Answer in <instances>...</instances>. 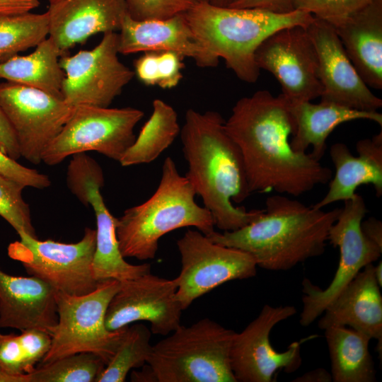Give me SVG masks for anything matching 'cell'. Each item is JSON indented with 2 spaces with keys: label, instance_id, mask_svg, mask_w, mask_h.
<instances>
[{
  "label": "cell",
  "instance_id": "44dd1931",
  "mask_svg": "<svg viewBox=\"0 0 382 382\" xmlns=\"http://www.w3.org/2000/svg\"><path fill=\"white\" fill-rule=\"evenodd\" d=\"M56 293L36 277L13 276L0 269V328L48 332L58 319Z\"/></svg>",
  "mask_w": 382,
  "mask_h": 382
},
{
  "label": "cell",
  "instance_id": "1f68e13d",
  "mask_svg": "<svg viewBox=\"0 0 382 382\" xmlns=\"http://www.w3.org/2000/svg\"><path fill=\"white\" fill-rule=\"evenodd\" d=\"M25 187L22 184L0 175V216L18 235L25 233L37 237L32 223L30 207L22 196Z\"/></svg>",
  "mask_w": 382,
  "mask_h": 382
},
{
  "label": "cell",
  "instance_id": "9a60e30c",
  "mask_svg": "<svg viewBox=\"0 0 382 382\" xmlns=\"http://www.w3.org/2000/svg\"><path fill=\"white\" fill-rule=\"evenodd\" d=\"M255 60L260 69L275 77L291 103L320 97L317 53L306 27L294 25L273 33L257 47Z\"/></svg>",
  "mask_w": 382,
  "mask_h": 382
},
{
  "label": "cell",
  "instance_id": "8d00e7d4",
  "mask_svg": "<svg viewBox=\"0 0 382 382\" xmlns=\"http://www.w3.org/2000/svg\"><path fill=\"white\" fill-rule=\"evenodd\" d=\"M0 367L13 376L27 374L18 335L0 333Z\"/></svg>",
  "mask_w": 382,
  "mask_h": 382
},
{
  "label": "cell",
  "instance_id": "f546056e",
  "mask_svg": "<svg viewBox=\"0 0 382 382\" xmlns=\"http://www.w3.org/2000/svg\"><path fill=\"white\" fill-rule=\"evenodd\" d=\"M152 332L143 323L127 325L118 346L96 382H124L129 371L147 363Z\"/></svg>",
  "mask_w": 382,
  "mask_h": 382
},
{
  "label": "cell",
  "instance_id": "ffe728a7",
  "mask_svg": "<svg viewBox=\"0 0 382 382\" xmlns=\"http://www.w3.org/2000/svg\"><path fill=\"white\" fill-rule=\"evenodd\" d=\"M47 13L48 37L67 54L93 35L120 30L127 9L125 0H63Z\"/></svg>",
  "mask_w": 382,
  "mask_h": 382
},
{
  "label": "cell",
  "instance_id": "4fadbf2b",
  "mask_svg": "<svg viewBox=\"0 0 382 382\" xmlns=\"http://www.w3.org/2000/svg\"><path fill=\"white\" fill-rule=\"evenodd\" d=\"M0 106L14 132L21 157L35 165L42 162L43 152L74 109L63 98L9 81L0 83Z\"/></svg>",
  "mask_w": 382,
  "mask_h": 382
},
{
  "label": "cell",
  "instance_id": "ab89813d",
  "mask_svg": "<svg viewBox=\"0 0 382 382\" xmlns=\"http://www.w3.org/2000/svg\"><path fill=\"white\" fill-rule=\"evenodd\" d=\"M0 150L15 160L21 157L14 132L1 106Z\"/></svg>",
  "mask_w": 382,
  "mask_h": 382
},
{
  "label": "cell",
  "instance_id": "83f0119b",
  "mask_svg": "<svg viewBox=\"0 0 382 382\" xmlns=\"http://www.w3.org/2000/svg\"><path fill=\"white\" fill-rule=\"evenodd\" d=\"M152 106L150 117L119 161L123 167L154 161L180 132L178 115L172 106L161 99H155Z\"/></svg>",
  "mask_w": 382,
  "mask_h": 382
},
{
  "label": "cell",
  "instance_id": "5bb4252c",
  "mask_svg": "<svg viewBox=\"0 0 382 382\" xmlns=\"http://www.w3.org/2000/svg\"><path fill=\"white\" fill-rule=\"evenodd\" d=\"M296 313L293 306L265 305L259 315L241 332H235L229 352L230 366L236 382H273L279 370L296 371L301 364V343L294 342L283 352L270 342L272 328Z\"/></svg>",
  "mask_w": 382,
  "mask_h": 382
},
{
  "label": "cell",
  "instance_id": "836d02e7",
  "mask_svg": "<svg viewBox=\"0 0 382 382\" xmlns=\"http://www.w3.org/2000/svg\"><path fill=\"white\" fill-rule=\"evenodd\" d=\"M373 0H291L294 10L308 12L329 23L338 22Z\"/></svg>",
  "mask_w": 382,
  "mask_h": 382
},
{
  "label": "cell",
  "instance_id": "d6a6232c",
  "mask_svg": "<svg viewBox=\"0 0 382 382\" xmlns=\"http://www.w3.org/2000/svg\"><path fill=\"white\" fill-rule=\"evenodd\" d=\"M127 13L137 21L163 20L187 13L209 0H125Z\"/></svg>",
  "mask_w": 382,
  "mask_h": 382
},
{
  "label": "cell",
  "instance_id": "bcb514c9",
  "mask_svg": "<svg viewBox=\"0 0 382 382\" xmlns=\"http://www.w3.org/2000/svg\"><path fill=\"white\" fill-rule=\"evenodd\" d=\"M0 382H30V376L29 374L23 376H13L0 367Z\"/></svg>",
  "mask_w": 382,
  "mask_h": 382
},
{
  "label": "cell",
  "instance_id": "b9f144b4",
  "mask_svg": "<svg viewBox=\"0 0 382 382\" xmlns=\"http://www.w3.org/2000/svg\"><path fill=\"white\" fill-rule=\"evenodd\" d=\"M39 4V0H0V16L30 12Z\"/></svg>",
  "mask_w": 382,
  "mask_h": 382
},
{
  "label": "cell",
  "instance_id": "d590c367",
  "mask_svg": "<svg viewBox=\"0 0 382 382\" xmlns=\"http://www.w3.org/2000/svg\"><path fill=\"white\" fill-rule=\"evenodd\" d=\"M0 175L25 187L45 189L50 186V178L37 170L23 166L0 150Z\"/></svg>",
  "mask_w": 382,
  "mask_h": 382
},
{
  "label": "cell",
  "instance_id": "2e32d148",
  "mask_svg": "<svg viewBox=\"0 0 382 382\" xmlns=\"http://www.w3.org/2000/svg\"><path fill=\"white\" fill-rule=\"evenodd\" d=\"M175 279L150 272L122 282L105 314V326L115 331L139 321L151 325L152 334L168 335L180 324L183 308L176 297Z\"/></svg>",
  "mask_w": 382,
  "mask_h": 382
},
{
  "label": "cell",
  "instance_id": "7bdbcfd3",
  "mask_svg": "<svg viewBox=\"0 0 382 382\" xmlns=\"http://www.w3.org/2000/svg\"><path fill=\"white\" fill-rule=\"evenodd\" d=\"M361 228L369 240L382 248V223L379 219L369 217L362 220Z\"/></svg>",
  "mask_w": 382,
  "mask_h": 382
},
{
  "label": "cell",
  "instance_id": "7dc6e473",
  "mask_svg": "<svg viewBox=\"0 0 382 382\" xmlns=\"http://www.w3.org/2000/svg\"><path fill=\"white\" fill-rule=\"evenodd\" d=\"M374 274L376 279L378 285L381 287L382 286V262L381 260L377 264L376 266H374Z\"/></svg>",
  "mask_w": 382,
  "mask_h": 382
},
{
  "label": "cell",
  "instance_id": "ac0fdd59",
  "mask_svg": "<svg viewBox=\"0 0 382 382\" xmlns=\"http://www.w3.org/2000/svg\"><path fill=\"white\" fill-rule=\"evenodd\" d=\"M105 178L103 170L86 167L76 171L69 179L68 188L82 203L91 206L96 219V248L92 262L94 279L125 282L151 272V265L127 262L120 249L116 234V218L107 208L100 189Z\"/></svg>",
  "mask_w": 382,
  "mask_h": 382
},
{
  "label": "cell",
  "instance_id": "4dcf8cb0",
  "mask_svg": "<svg viewBox=\"0 0 382 382\" xmlns=\"http://www.w3.org/2000/svg\"><path fill=\"white\" fill-rule=\"evenodd\" d=\"M105 361L91 352H81L37 366L30 382H96L105 367Z\"/></svg>",
  "mask_w": 382,
  "mask_h": 382
},
{
  "label": "cell",
  "instance_id": "6da1fadb",
  "mask_svg": "<svg viewBox=\"0 0 382 382\" xmlns=\"http://www.w3.org/2000/svg\"><path fill=\"white\" fill-rule=\"evenodd\" d=\"M225 128L242 155L250 193L275 191L298 197L332 178V170L310 154L291 148L289 137L296 125L282 93L274 96L262 90L241 98Z\"/></svg>",
  "mask_w": 382,
  "mask_h": 382
},
{
  "label": "cell",
  "instance_id": "7402d4cb",
  "mask_svg": "<svg viewBox=\"0 0 382 382\" xmlns=\"http://www.w3.org/2000/svg\"><path fill=\"white\" fill-rule=\"evenodd\" d=\"M373 263L366 265L328 304L318 327L349 326L382 341V296Z\"/></svg>",
  "mask_w": 382,
  "mask_h": 382
},
{
  "label": "cell",
  "instance_id": "52a82bcc",
  "mask_svg": "<svg viewBox=\"0 0 382 382\" xmlns=\"http://www.w3.org/2000/svg\"><path fill=\"white\" fill-rule=\"evenodd\" d=\"M120 286L121 282L108 279L83 295L57 291V323L48 332L50 349L38 366L81 352L96 354L107 364L127 327L110 331L105 326L108 305Z\"/></svg>",
  "mask_w": 382,
  "mask_h": 382
},
{
  "label": "cell",
  "instance_id": "ee69618b",
  "mask_svg": "<svg viewBox=\"0 0 382 382\" xmlns=\"http://www.w3.org/2000/svg\"><path fill=\"white\" fill-rule=\"evenodd\" d=\"M294 382H331L332 376L323 368H317L296 378Z\"/></svg>",
  "mask_w": 382,
  "mask_h": 382
},
{
  "label": "cell",
  "instance_id": "9c48e42d",
  "mask_svg": "<svg viewBox=\"0 0 382 382\" xmlns=\"http://www.w3.org/2000/svg\"><path fill=\"white\" fill-rule=\"evenodd\" d=\"M18 236L20 240L9 245L8 254L29 275L70 295L86 294L98 285L92 272L96 230L86 228L82 238L74 243L40 241L25 233Z\"/></svg>",
  "mask_w": 382,
  "mask_h": 382
},
{
  "label": "cell",
  "instance_id": "8992f818",
  "mask_svg": "<svg viewBox=\"0 0 382 382\" xmlns=\"http://www.w3.org/2000/svg\"><path fill=\"white\" fill-rule=\"evenodd\" d=\"M234 334L208 318L180 325L152 345L146 364L158 382H236L229 360Z\"/></svg>",
  "mask_w": 382,
  "mask_h": 382
},
{
  "label": "cell",
  "instance_id": "7c38bea8",
  "mask_svg": "<svg viewBox=\"0 0 382 382\" xmlns=\"http://www.w3.org/2000/svg\"><path fill=\"white\" fill-rule=\"evenodd\" d=\"M118 54V33L109 32L93 49L61 56L59 64L65 74L62 87L64 100L74 108L109 107L134 76L120 61Z\"/></svg>",
  "mask_w": 382,
  "mask_h": 382
},
{
  "label": "cell",
  "instance_id": "ba28073f",
  "mask_svg": "<svg viewBox=\"0 0 382 382\" xmlns=\"http://www.w3.org/2000/svg\"><path fill=\"white\" fill-rule=\"evenodd\" d=\"M143 117L142 110L130 107L76 106L43 152L42 162L54 166L69 156L91 151L119 162L134 143V129Z\"/></svg>",
  "mask_w": 382,
  "mask_h": 382
},
{
  "label": "cell",
  "instance_id": "d4e9b609",
  "mask_svg": "<svg viewBox=\"0 0 382 382\" xmlns=\"http://www.w3.org/2000/svg\"><path fill=\"white\" fill-rule=\"evenodd\" d=\"M290 109L296 125L290 141L291 148L296 152L306 153L311 146L310 154L318 161L325 154L328 137L339 125L355 120H369L382 126V115L378 111H361L328 102L290 103Z\"/></svg>",
  "mask_w": 382,
  "mask_h": 382
},
{
  "label": "cell",
  "instance_id": "60d3db41",
  "mask_svg": "<svg viewBox=\"0 0 382 382\" xmlns=\"http://www.w3.org/2000/svg\"><path fill=\"white\" fill-rule=\"evenodd\" d=\"M228 7L260 8L278 13H286L294 11L291 0H237Z\"/></svg>",
  "mask_w": 382,
  "mask_h": 382
},
{
  "label": "cell",
  "instance_id": "681fc988",
  "mask_svg": "<svg viewBox=\"0 0 382 382\" xmlns=\"http://www.w3.org/2000/svg\"><path fill=\"white\" fill-rule=\"evenodd\" d=\"M49 2H50V5L51 4H57L63 0H48Z\"/></svg>",
  "mask_w": 382,
  "mask_h": 382
},
{
  "label": "cell",
  "instance_id": "f1b7e54d",
  "mask_svg": "<svg viewBox=\"0 0 382 382\" xmlns=\"http://www.w3.org/2000/svg\"><path fill=\"white\" fill-rule=\"evenodd\" d=\"M48 35L47 11L0 16V64L36 47Z\"/></svg>",
  "mask_w": 382,
  "mask_h": 382
},
{
  "label": "cell",
  "instance_id": "f6af8a7d",
  "mask_svg": "<svg viewBox=\"0 0 382 382\" xmlns=\"http://www.w3.org/2000/svg\"><path fill=\"white\" fill-rule=\"evenodd\" d=\"M131 381L134 382H156V378L149 367L143 368L141 371H134L131 374Z\"/></svg>",
  "mask_w": 382,
  "mask_h": 382
},
{
  "label": "cell",
  "instance_id": "277c9868",
  "mask_svg": "<svg viewBox=\"0 0 382 382\" xmlns=\"http://www.w3.org/2000/svg\"><path fill=\"white\" fill-rule=\"evenodd\" d=\"M198 40L246 83H255L260 69L255 60L260 44L279 29L294 25L307 27L311 13L294 10L278 13L260 8L214 6L203 1L185 13Z\"/></svg>",
  "mask_w": 382,
  "mask_h": 382
},
{
  "label": "cell",
  "instance_id": "3957f363",
  "mask_svg": "<svg viewBox=\"0 0 382 382\" xmlns=\"http://www.w3.org/2000/svg\"><path fill=\"white\" fill-rule=\"evenodd\" d=\"M340 212V208L324 211L273 195L266 199L262 213L248 224L233 231H214L207 237L247 253L258 267L284 271L323 254Z\"/></svg>",
  "mask_w": 382,
  "mask_h": 382
},
{
  "label": "cell",
  "instance_id": "e0dca14e",
  "mask_svg": "<svg viewBox=\"0 0 382 382\" xmlns=\"http://www.w3.org/2000/svg\"><path fill=\"white\" fill-rule=\"evenodd\" d=\"M306 28L317 53L320 101L366 112L381 108L382 100L363 81L332 25L314 17Z\"/></svg>",
  "mask_w": 382,
  "mask_h": 382
},
{
  "label": "cell",
  "instance_id": "7a4b0ae2",
  "mask_svg": "<svg viewBox=\"0 0 382 382\" xmlns=\"http://www.w3.org/2000/svg\"><path fill=\"white\" fill-rule=\"evenodd\" d=\"M180 133L188 164L185 176L211 213L215 226L233 231L259 216L263 209L247 211L233 204L243 202L251 193L242 155L226 132L221 115L189 109Z\"/></svg>",
  "mask_w": 382,
  "mask_h": 382
},
{
  "label": "cell",
  "instance_id": "f35d334b",
  "mask_svg": "<svg viewBox=\"0 0 382 382\" xmlns=\"http://www.w3.org/2000/svg\"><path fill=\"white\" fill-rule=\"evenodd\" d=\"M158 52H145L134 62V75L146 86H158L157 71Z\"/></svg>",
  "mask_w": 382,
  "mask_h": 382
},
{
  "label": "cell",
  "instance_id": "484cf974",
  "mask_svg": "<svg viewBox=\"0 0 382 382\" xmlns=\"http://www.w3.org/2000/svg\"><path fill=\"white\" fill-rule=\"evenodd\" d=\"M63 54L47 37L25 56L16 55L0 64V79L37 88L63 98L65 76L59 64Z\"/></svg>",
  "mask_w": 382,
  "mask_h": 382
},
{
  "label": "cell",
  "instance_id": "30bf717a",
  "mask_svg": "<svg viewBox=\"0 0 382 382\" xmlns=\"http://www.w3.org/2000/svg\"><path fill=\"white\" fill-rule=\"evenodd\" d=\"M337 220L331 226L328 241L340 250V260L332 280L324 289L308 279L302 282L303 309L299 323L308 326L323 314L325 308L368 264L380 257L382 248L363 233L361 223L367 213L363 197L356 193L344 201Z\"/></svg>",
  "mask_w": 382,
  "mask_h": 382
},
{
  "label": "cell",
  "instance_id": "d6986e66",
  "mask_svg": "<svg viewBox=\"0 0 382 382\" xmlns=\"http://www.w3.org/2000/svg\"><path fill=\"white\" fill-rule=\"evenodd\" d=\"M118 51L123 54L139 52L170 51L191 58L202 68L214 67L219 58L196 37L185 13L163 20L137 21L128 13L118 33Z\"/></svg>",
  "mask_w": 382,
  "mask_h": 382
},
{
  "label": "cell",
  "instance_id": "c3c4849f",
  "mask_svg": "<svg viewBox=\"0 0 382 382\" xmlns=\"http://www.w3.org/2000/svg\"><path fill=\"white\" fill-rule=\"evenodd\" d=\"M237 0H209V3L216 6L228 7Z\"/></svg>",
  "mask_w": 382,
  "mask_h": 382
},
{
  "label": "cell",
  "instance_id": "cb8c5ba5",
  "mask_svg": "<svg viewBox=\"0 0 382 382\" xmlns=\"http://www.w3.org/2000/svg\"><path fill=\"white\" fill-rule=\"evenodd\" d=\"M359 156H354L347 146L335 143L330 150L335 174L329 182L324 197L313 207L323 209L337 201H346L356 194L358 187L371 184L376 196L382 195V132L371 139L357 141Z\"/></svg>",
  "mask_w": 382,
  "mask_h": 382
},
{
  "label": "cell",
  "instance_id": "4316f807",
  "mask_svg": "<svg viewBox=\"0 0 382 382\" xmlns=\"http://www.w3.org/2000/svg\"><path fill=\"white\" fill-rule=\"evenodd\" d=\"M334 382H374L376 371L367 335L345 326L325 330Z\"/></svg>",
  "mask_w": 382,
  "mask_h": 382
},
{
  "label": "cell",
  "instance_id": "603a6c76",
  "mask_svg": "<svg viewBox=\"0 0 382 382\" xmlns=\"http://www.w3.org/2000/svg\"><path fill=\"white\" fill-rule=\"evenodd\" d=\"M356 71L369 86L382 88V0H373L330 23Z\"/></svg>",
  "mask_w": 382,
  "mask_h": 382
},
{
  "label": "cell",
  "instance_id": "5b68a950",
  "mask_svg": "<svg viewBox=\"0 0 382 382\" xmlns=\"http://www.w3.org/2000/svg\"><path fill=\"white\" fill-rule=\"evenodd\" d=\"M195 195L190 181L167 157L155 192L116 218V234L123 257L154 259L160 238L180 228L193 226L207 236L215 231L211 213L195 202Z\"/></svg>",
  "mask_w": 382,
  "mask_h": 382
},
{
  "label": "cell",
  "instance_id": "74e56055",
  "mask_svg": "<svg viewBox=\"0 0 382 382\" xmlns=\"http://www.w3.org/2000/svg\"><path fill=\"white\" fill-rule=\"evenodd\" d=\"M158 52V86L162 88H174L183 79L182 69L185 66L183 62L184 57L174 52Z\"/></svg>",
  "mask_w": 382,
  "mask_h": 382
},
{
  "label": "cell",
  "instance_id": "8fae6325",
  "mask_svg": "<svg viewBox=\"0 0 382 382\" xmlns=\"http://www.w3.org/2000/svg\"><path fill=\"white\" fill-rule=\"evenodd\" d=\"M181 270L175 278L176 297L184 311L199 297L231 280L256 274L257 265L247 253L216 243L199 231L188 229L177 241Z\"/></svg>",
  "mask_w": 382,
  "mask_h": 382
},
{
  "label": "cell",
  "instance_id": "e575fe53",
  "mask_svg": "<svg viewBox=\"0 0 382 382\" xmlns=\"http://www.w3.org/2000/svg\"><path fill=\"white\" fill-rule=\"evenodd\" d=\"M23 350L27 374L31 373L47 354L51 346V336L46 331L28 329L18 335Z\"/></svg>",
  "mask_w": 382,
  "mask_h": 382
}]
</instances>
